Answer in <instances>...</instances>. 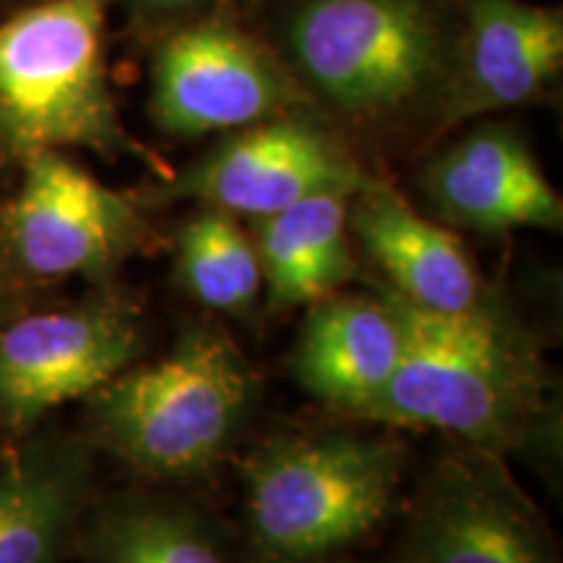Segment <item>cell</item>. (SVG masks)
<instances>
[{
    "label": "cell",
    "instance_id": "6da1fadb",
    "mask_svg": "<svg viewBox=\"0 0 563 563\" xmlns=\"http://www.w3.org/2000/svg\"><path fill=\"white\" fill-rule=\"evenodd\" d=\"M405 355L361 418L428 428L493 454L530 449L553 418L551 378L534 342L485 300L464 313L415 308L391 290Z\"/></svg>",
    "mask_w": 563,
    "mask_h": 563
},
{
    "label": "cell",
    "instance_id": "7a4b0ae2",
    "mask_svg": "<svg viewBox=\"0 0 563 563\" xmlns=\"http://www.w3.org/2000/svg\"><path fill=\"white\" fill-rule=\"evenodd\" d=\"M115 0H32L0 16V167L37 152L87 150L170 170L125 129L108 70Z\"/></svg>",
    "mask_w": 563,
    "mask_h": 563
},
{
    "label": "cell",
    "instance_id": "3957f363",
    "mask_svg": "<svg viewBox=\"0 0 563 563\" xmlns=\"http://www.w3.org/2000/svg\"><path fill=\"white\" fill-rule=\"evenodd\" d=\"M405 452L357 433L279 435L243 462L245 563H327L389 522Z\"/></svg>",
    "mask_w": 563,
    "mask_h": 563
},
{
    "label": "cell",
    "instance_id": "277c9868",
    "mask_svg": "<svg viewBox=\"0 0 563 563\" xmlns=\"http://www.w3.org/2000/svg\"><path fill=\"white\" fill-rule=\"evenodd\" d=\"M256 397L258 376L232 336L196 323L162 361L125 368L89 394V428L133 473L194 477L228 454Z\"/></svg>",
    "mask_w": 563,
    "mask_h": 563
},
{
    "label": "cell",
    "instance_id": "5b68a950",
    "mask_svg": "<svg viewBox=\"0 0 563 563\" xmlns=\"http://www.w3.org/2000/svg\"><path fill=\"white\" fill-rule=\"evenodd\" d=\"M452 45L435 0H295L282 19V58L313 104L361 123L439 100Z\"/></svg>",
    "mask_w": 563,
    "mask_h": 563
},
{
    "label": "cell",
    "instance_id": "8992f818",
    "mask_svg": "<svg viewBox=\"0 0 563 563\" xmlns=\"http://www.w3.org/2000/svg\"><path fill=\"white\" fill-rule=\"evenodd\" d=\"M19 188L0 203V256L32 279H108L159 243L139 196L115 191L66 152L19 165Z\"/></svg>",
    "mask_w": 563,
    "mask_h": 563
},
{
    "label": "cell",
    "instance_id": "52a82bcc",
    "mask_svg": "<svg viewBox=\"0 0 563 563\" xmlns=\"http://www.w3.org/2000/svg\"><path fill=\"white\" fill-rule=\"evenodd\" d=\"M313 108L285 58L220 9L159 34L150 63V112L175 139L232 133Z\"/></svg>",
    "mask_w": 563,
    "mask_h": 563
},
{
    "label": "cell",
    "instance_id": "ba28073f",
    "mask_svg": "<svg viewBox=\"0 0 563 563\" xmlns=\"http://www.w3.org/2000/svg\"><path fill=\"white\" fill-rule=\"evenodd\" d=\"M368 173L313 108L224 133L186 165L136 194L144 207L196 201L232 217H269L323 191L355 194Z\"/></svg>",
    "mask_w": 563,
    "mask_h": 563
},
{
    "label": "cell",
    "instance_id": "9c48e42d",
    "mask_svg": "<svg viewBox=\"0 0 563 563\" xmlns=\"http://www.w3.org/2000/svg\"><path fill=\"white\" fill-rule=\"evenodd\" d=\"M394 563H563L545 514L501 454L460 443L415 493Z\"/></svg>",
    "mask_w": 563,
    "mask_h": 563
},
{
    "label": "cell",
    "instance_id": "30bf717a",
    "mask_svg": "<svg viewBox=\"0 0 563 563\" xmlns=\"http://www.w3.org/2000/svg\"><path fill=\"white\" fill-rule=\"evenodd\" d=\"M144 350L136 311L104 292L0 323V426L32 431L55 407L95 394Z\"/></svg>",
    "mask_w": 563,
    "mask_h": 563
},
{
    "label": "cell",
    "instance_id": "8fae6325",
    "mask_svg": "<svg viewBox=\"0 0 563 563\" xmlns=\"http://www.w3.org/2000/svg\"><path fill=\"white\" fill-rule=\"evenodd\" d=\"M563 66V11L530 0H467L443 79L439 133L534 100Z\"/></svg>",
    "mask_w": 563,
    "mask_h": 563
},
{
    "label": "cell",
    "instance_id": "7c38bea8",
    "mask_svg": "<svg viewBox=\"0 0 563 563\" xmlns=\"http://www.w3.org/2000/svg\"><path fill=\"white\" fill-rule=\"evenodd\" d=\"M420 188L443 224L481 235L563 228V201L527 139L511 123H481L420 170Z\"/></svg>",
    "mask_w": 563,
    "mask_h": 563
},
{
    "label": "cell",
    "instance_id": "4fadbf2b",
    "mask_svg": "<svg viewBox=\"0 0 563 563\" xmlns=\"http://www.w3.org/2000/svg\"><path fill=\"white\" fill-rule=\"evenodd\" d=\"M347 228L389 282L386 290L410 306L464 313L488 300L460 238L443 222L420 214L394 183L368 175L350 196Z\"/></svg>",
    "mask_w": 563,
    "mask_h": 563
},
{
    "label": "cell",
    "instance_id": "5bb4252c",
    "mask_svg": "<svg viewBox=\"0 0 563 563\" xmlns=\"http://www.w3.org/2000/svg\"><path fill=\"white\" fill-rule=\"evenodd\" d=\"M302 323L292 371L323 405L355 418L386 389L405 355V323L384 290L378 298L329 295Z\"/></svg>",
    "mask_w": 563,
    "mask_h": 563
},
{
    "label": "cell",
    "instance_id": "9a60e30c",
    "mask_svg": "<svg viewBox=\"0 0 563 563\" xmlns=\"http://www.w3.org/2000/svg\"><path fill=\"white\" fill-rule=\"evenodd\" d=\"M89 460L76 441L42 439L0 467V563H60L76 548Z\"/></svg>",
    "mask_w": 563,
    "mask_h": 563
},
{
    "label": "cell",
    "instance_id": "2e32d148",
    "mask_svg": "<svg viewBox=\"0 0 563 563\" xmlns=\"http://www.w3.org/2000/svg\"><path fill=\"white\" fill-rule=\"evenodd\" d=\"M350 196L323 191L269 217L251 220L266 302L274 311L313 306L355 279L347 207Z\"/></svg>",
    "mask_w": 563,
    "mask_h": 563
},
{
    "label": "cell",
    "instance_id": "e0dca14e",
    "mask_svg": "<svg viewBox=\"0 0 563 563\" xmlns=\"http://www.w3.org/2000/svg\"><path fill=\"white\" fill-rule=\"evenodd\" d=\"M84 563H232L201 514L170 498H123L79 527Z\"/></svg>",
    "mask_w": 563,
    "mask_h": 563
},
{
    "label": "cell",
    "instance_id": "ac0fdd59",
    "mask_svg": "<svg viewBox=\"0 0 563 563\" xmlns=\"http://www.w3.org/2000/svg\"><path fill=\"white\" fill-rule=\"evenodd\" d=\"M175 277L201 306L232 316H249L264 287L251 232L238 217L207 207L180 224Z\"/></svg>",
    "mask_w": 563,
    "mask_h": 563
},
{
    "label": "cell",
    "instance_id": "d6986e66",
    "mask_svg": "<svg viewBox=\"0 0 563 563\" xmlns=\"http://www.w3.org/2000/svg\"><path fill=\"white\" fill-rule=\"evenodd\" d=\"M129 16V24L141 32H165L183 21L217 11L222 0H115Z\"/></svg>",
    "mask_w": 563,
    "mask_h": 563
},
{
    "label": "cell",
    "instance_id": "ffe728a7",
    "mask_svg": "<svg viewBox=\"0 0 563 563\" xmlns=\"http://www.w3.org/2000/svg\"><path fill=\"white\" fill-rule=\"evenodd\" d=\"M13 311V287H11V269L5 258L0 256V323L11 319Z\"/></svg>",
    "mask_w": 563,
    "mask_h": 563
},
{
    "label": "cell",
    "instance_id": "44dd1931",
    "mask_svg": "<svg viewBox=\"0 0 563 563\" xmlns=\"http://www.w3.org/2000/svg\"><path fill=\"white\" fill-rule=\"evenodd\" d=\"M32 3V0H0V16H5V13H11L13 9H19V5H26Z\"/></svg>",
    "mask_w": 563,
    "mask_h": 563
},
{
    "label": "cell",
    "instance_id": "7402d4cb",
    "mask_svg": "<svg viewBox=\"0 0 563 563\" xmlns=\"http://www.w3.org/2000/svg\"><path fill=\"white\" fill-rule=\"evenodd\" d=\"M327 563H394L391 559L386 561H365V559H355V555H342V559H334V561H327Z\"/></svg>",
    "mask_w": 563,
    "mask_h": 563
}]
</instances>
